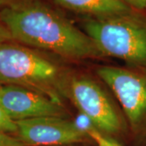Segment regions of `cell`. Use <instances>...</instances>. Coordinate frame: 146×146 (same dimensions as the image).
<instances>
[{
	"label": "cell",
	"instance_id": "1",
	"mask_svg": "<svg viewBox=\"0 0 146 146\" xmlns=\"http://www.w3.org/2000/svg\"><path fill=\"white\" fill-rule=\"evenodd\" d=\"M0 18L13 41L69 60L103 58L84 31L42 0L3 8Z\"/></svg>",
	"mask_w": 146,
	"mask_h": 146
},
{
	"label": "cell",
	"instance_id": "2",
	"mask_svg": "<svg viewBox=\"0 0 146 146\" xmlns=\"http://www.w3.org/2000/svg\"><path fill=\"white\" fill-rule=\"evenodd\" d=\"M41 52L15 41L0 42V84L33 89L64 105L72 74Z\"/></svg>",
	"mask_w": 146,
	"mask_h": 146
},
{
	"label": "cell",
	"instance_id": "3",
	"mask_svg": "<svg viewBox=\"0 0 146 146\" xmlns=\"http://www.w3.org/2000/svg\"><path fill=\"white\" fill-rule=\"evenodd\" d=\"M141 11L89 17L83 29L104 57L117 58L146 72V14Z\"/></svg>",
	"mask_w": 146,
	"mask_h": 146
},
{
	"label": "cell",
	"instance_id": "4",
	"mask_svg": "<svg viewBox=\"0 0 146 146\" xmlns=\"http://www.w3.org/2000/svg\"><path fill=\"white\" fill-rule=\"evenodd\" d=\"M97 74L119 102L132 136L146 145V72L102 66L98 68Z\"/></svg>",
	"mask_w": 146,
	"mask_h": 146
},
{
	"label": "cell",
	"instance_id": "5",
	"mask_svg": "<svg viewBox=\"0 0 146 146\" xmlns=\"http://www.w3.org/2000/svg\"><path fill=\"white\" fill-rule=\"evenodd\" d=\"M68 99L87 117L100 131L110 136L125 131V119L97 81L85 76L72 75L68 87Z\"/></svg>",
	"mask_w": 146,
	"mask_h": 146
},
{
	"label": "cell",
	"instance_id": "6",
	"mask_svg": "<svg viewBox=\"0 0 146 146\" xmlns=\"http://www.w3.org/2000/svg\"><path fill=\"white\" fill-rule=\"evenodd\" d=\"M16 136L25 146L72 145L91 141L66 117L47 116L16 122Z\"/></svg>",
	"mask_w": 146,
	"mask_h": 146
},
{
	"label": "cell",
	"instance_id": "7",
	"mask_svg": "<svg viewBox=\"0 0 146 146\" xmlns=\"http://www.w3.org/2000/svg\"><path fill=\"white\" fill-rule=\"evenodd\" d=\"M0 105L16 122L47 116H67L64 105L42 93L18 85L2 84Z\"/></svg>",
	"mask_w": 146,
	"mask_h": 146
},
{
	"label": "cell",
	"instance_id": "8",
	"mask_svg": "<svg viewBox=\"0 0 146 146\" xmlns=\"http://www.w3.org/2000/svg\"><path fill=\"white\" fill-rule=\"evenodd\" d=\"M65 9L98 18L127 13L133 8L122 0H54Z\"/></svg>",
	"mask_w": 146,
	"mask_h": 146
},
{
	"label": "cell",
	"instance_id": "9",
	"mask_svg": "<svg viewBox=\"0 0 146 146\" xmlns=\"http://www.w3.org/2000/svg\"><path fill=\"white\" fill-rule=\"evenodd\" d=\"M91 141H94L96 146H123L115 140L112 136L106 135L96 127H93L87 131Z\"/></svg>",
	"mask_w": 146,
	"mask_h": 146
},
{
	"label": "cell",
	"instance_id": "10",
	"mask_svg": "<svg viewBox=\"0 0 146 146\" xmlns=\"http://www.w3.org/2000/svg\"><path fill=\"white\" fill-rule=\"evenodd\" d=\"M0 129L15 136L17 132L16 122L12 119H11L10 116L7 115V113L1 105H0Z\"/></svg>",
	"mask_w": 146,
	"mask_h": 146
},
{
	"label": "cell",
	"instance_id": "11",
	"mask_svg": "<svg viewBox=\"0 0 146 146\" xmlns=\"http://www.w3.org/2000/svg\"><path fill=\"white\" fill-rule=\"evenodd\" d=\"M0 146H25L16 136L0 129Z\"/></svg>",
	"mask_w": 146,
	"mask_h": 146
},
{
	"label": "cell",
	"instance_id": "12",
	"mask_svg": "<svg viewBox=\"0 0 146 146\" xmlns=\"http://www.w3.org/2000/svg\"><path fill=\"white\" fill-rule=\"evenodd\" d=\"M13 41L12 36L11 35L10 32L8 31L7 28L3 23V21L0 18V42H11Z\"/></svg>",
	"mask_w": 146,
	"mask_h": 146
},
{
	"label": "cell",
	"instance_id": "13",
	"mask_svg": "<svg viewBox=\"0 0 146 146\" xmlns=\"http://www.w3.org/2000/svg\"><path fill=\"white\" fill-rule=\"evenodd\" d=\"M31 1H33V0H0V7L1 9L12 7L26 3Z\"/></svg>",
	"mask_w": 146,
	"mask_h": 146
},
{
	"label": "cell",
	"instance_id": "14",
	"mask_svg": "<svg viewBox=\"0 0 146 146\" xmlns=\"http://www.w3.org/2000/svg\"><path fill=\"white\" fill-rule=\"evenodd\" d=\"M131 8L138 11H143L146 8V0H122Z\"/></svg>",
	"mask_w": 146,
	"mask_h": 146
},
{
	"label": "cell",
	"instance_id": "15",
	"mask_svg": "<svg viewBox=\"0 0 146 146\" xmlns=\"http://www.w3.org/2000/svg\"><path fill=\"white\" fill-rule=\"evenodd\" d=\"M58 146H70V145H58Z\"/></svg>",
	"mask_w": 146,
	"mask_h": 146
},
{
	"label": "cell",
	"instance_id": "16",
	"mask_svg": "<svg viewBox=\"0 0 146 146\" xmlns=\"http://www.w3.org/2000/svg\"><path fill=\"white\" fill-rule=\"evenodd\" d=\"M1 86H2V84H0V87H1Z\"/></svg>",
	"mask_w": 146,
	"mask_h": 146
}]
</instances>
